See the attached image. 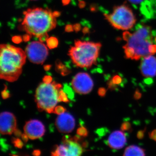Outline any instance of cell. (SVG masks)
Wrapping results in <instances>:
<instances>
[{
	"label": "cell",
	"mask_w": 156,
	"mask_h": 156,
	"mask_svg": "<svg viewBox=\"0 0 156 156\" xmlns=\"http://www.w3.org/2000/svg\"><path fill=\"white\" fill-rule=\"evenodd\" d=\"M24 15L21 28L31 36L40 38L48 34L56 26V17L49 9H28L24 12Z\"/></svg>",
	"instance_id": "cell-1"
},
{
	"label": "cell",
	"mask_w": 156,
	"mask_h": 156,
	"mask_svg": "<svg viewBox=\"0 0 156 156\" xmlns=\"http://www.w3.org/2000/svg\"><path fill=\"white\" fill-rule=\"evenodd\" d=\"M0 76L9 82L16 81L22 72L27 57L21 48L8 44L1 45Z\"/></svg>",
	"instance_id": "cell-2"
},
{
	"label": "cell",
	"mask_w": 156,
	"mask_h": 156,
	"mask_svg": "<svg viewBox=\"0 0 156 156\" xmlns=\"http://www.w3.org/2000/svg\"><path fill=\"white\" fill-rule=\"evenodd\" d=\"M61 85L54 81L45 80L39 85L35 92V102L40 111L55 112L57 104L67 102V98L62 90Z\"/></svg>",
	"instance_id": "cell-3"
},
{
	"label": "cell",
	"mask_w": 156,
	"mask_h": 156,
	"mask_svg": "<svg viewBox=\"0 0 156 156\" xmlns=\"http://www.w3.org/2000/svg\"><path fill=\"white\" fill-rule=\"evenodd\" d=\"M127 44L123 46L126 59L137 60L149 55V47L153 44V37L151 27L142 25L135 32L130 33Z\"/></svg>",
	"instance_id": "cell-4"
},
{
	"label": "cell",
	"mask_w": 156,
	"mask_h": 156,
	"mask_svg": "<svg viewBox=\"0 0 156 156\" xmlns=\"http://www.w3.org/2000/svg\"><path fill=\"white\" fill-rule=\"evenodd\" d=\"M101 46L100 43L76 40L69 49V54L77 67L89 68L96 63Z\"/></svg>",
	"instance_id": "cell-5"
},
{
	"label": "cell",
	"mask_w": 156,
	"mask_h": 156,
	"mask_svg": "<svg viewBox=\"0 0 156 156\" xmlns=\"http://www.w3.org/2000/svg\"><path fill=\"white\" fill-rule=\"evenodd\" d=\"M104 16L113 27L122 31L130 30L136 22L132 10L125 4L115 6L111 14H104Z\"/></svg>",
	"instance_id": "cell-6"
},
{
	"label": "cell",
	"mask_w": 156,
	"mask_h": 156,
	"mask_svg": "<svg viewBox=\"0 0 156 156\" xmlns=\"http://www.w3.org/2000/svg\"><path fill=\"white\" fill-rule=\"evenodd\" d=\"M28 60L35 64H43L48 56L47 46L41 41H33L28 44L25 49Z\"/></svg>",
	"instance_id": "cell-7"
},
{
	"label": "cell",
	"mask_w": 156,
	"mask_h": 156,
	"mask_svg": "<svg viewBox=\"0 0 156 156\" xmlns=\"http://www.w3.org/2000/svg\"><path fill=\"white\" fill-rule=\"evenodd\" d=\"M83 149L78 142L70 138H64L52 152L55 156H78L82 155Z\"/></svg>",
	"instance_id": "cell-8"
},
{
	"label": "cell",
	"mask_w": 156,
	"mask_h": 156,
	"mask_svg": "<svg viewBox=\"0 0 156 156\" xmlns=\"http://www.w3.org/2000/svg\"><path fill=\"white\" fill-rule=\"evenodd\" d=\"M72 85L76 92L85 95L90 93L92 91L94 83L89 74L79 73L73 78Z\"/></svg>",
	"instance_id": "cell-9"
},
{
	"label": "cell",
	"mask_w": 156,
	"mask_h": 156,
	"mask_svg": "<svg viewBox=\"0 0 156 156\" xmlns=\"http://www.w3.org/2000/svg\"><path fill=\"white\" fill-rule=\"evenodd\" d=\"M25 136L31 140L41 138L44 135L45 128L44 124L38 120L33 119L27 121L24 128Z\"/></svg>",
	"instance_id": "cell-10"
},
{
	"label": "cell",
	"mask_w": 156,
	"mask_h": 156,
	"mask_svg": "<svg viewBox=\"0 0 156 156\" xmlns=\"http://www.w3.org/2000/svg\"><path fill=\"white\" fill-rule=\"evenodd\" d=\"M17 128L16 117L12 113L2 112L0 114V131L2 135H10Z\"/></svg>",
	"instance_id": "cell-11"
},
{
	"label": "cell",
	"mask_w": 156,
	"mask_h": 156,
	"mask_svg": "<svg viewBox=\"0 0 156 156\" xmlns=\"http://www.w3.org/2000/svg\"><path fill=\"white\" fill-rule=\"evenodd\" d=\"M55 126L61 133H70L74 129L75 120L69 113L63 112L57 116L55 120Z\"/></svg>",
	"instance_id": "cell-12"
},
{
	"label": "cell",
	"mask_w": 156,
	"mask_h": 156,
	"mask_svg": "<svg viewBox=\"0 0 156 156\" xmlns=\"http://www.w3.org/2000/svg\"><path fill=\"white\" fill-rule=\"evenodd\" d=\"M143 76L146 78L156 76V58L153 55L143 57L140 66Z\"/></svg>",
	"instance_id": "cell-13"
},
{
	"label": "cell",
	"mask_w": 156,
	"mask_h": 156,
	"mask_svg": "<svg viewBox=\"0 0 156 156\" xmlns=\"http://www.w3.org/2000/svg\"><path fill=\"white\" fill-rule=\"evenodd\" d=\"M126 136L122 130H116L112 132L107 140V145L112 149L119 150L126 144Z\"/></svg>",
	"instance_id": "cell-14"
},
{
	"label": "cell",
	"mask_w": 156,
	"mask_h": 156,
	"mask_svg": "<svg viewBox=\"0 0 156 156\" xmlns=\"http://www.w3.org/2000/svg\"><path fill=\"white\" fill-rule=\"evenodd\" d=\"M146 155L144 149L137 146L132 145L127 147L124 151L123 156H144Z\"/></svg>",
	"instance_id": "cell-15"
},
{
	"label": "cell",
	"mask_w": 156,
	"mask_h": 156,
	"mask_svg": "<svg viewBox=\"0 0 156 156\" xmlns=\"http://www.w3.org/2000/svg\"><path fill=\"white\" fill-rule=\"evenodd\" d=\"M46 44L49 49H54L58 46V40L55 37H51L46 40Z\"/></svg>",
	"instance_id": "cell-16"
},
{
	"label": "cell",
	"mask_w": 156,
	"mask_h": 156,
	"mask_svg": "<svg viewBox=\"0 0 156 156\" xmlns=\"http://www.w3.org/2000/svg\"><path fill=\"white\" fill-rule=\"evenodd\" d=\"M131 129V124L129 121H125L121 124V130L122 131H129Z\"/></svg>",
	"instance_id": "cell-17"
},
{
	"label": "cell",
	"mask_w": 156,
	"mask_h": 156,
	"mask_svg": "<svg viewBox=\"0 0 156 156\" xmlns=\"http://www.w3.org/2000/svg\"><path fill=\"white\" fill-rule=\"evenodd\" d=\"M112 79L113 83L117 85L121 84L122 82V78L118 75H114V76H113Z\"/></svg>",
	"instance_id": "cell-18"
},
{
	"label": "cell",
	"mask_w": 156,
	"mask_h": 156,
	"mask_svg": "<svg viewBox=\"0 0 156 156\" xmlns=\"http://www.w3.org/2000/svg\"><path fill=\"white\" fill-rule=\"evenodd\" d=\"M107 85L108 89L111 90H115L118 87V85H116L113 83L112 79H110L108 81Z\"/></svg>",
	"instance_id": "cell-19"
},
{
	"label": "cell",
	"mask_w": 156,
	"mask_h": 156,
	"mask_svg": "<svg viewBox=\"0 0 156 156\" xmlns=\"http://www.w3.org/2000/svg\"><path fill=\"white\" fill-rule=\"evenodd\" d=\"M146 130V128H144V130H139L137 132V137L138 139H140V140H141V139H143L144 137V135H145V132Z\"/></svg>",
	"instance_id": "cell-20"
},
{
	"label": "cell",
	"mask_w": 156,
	"mask_h": 156,
	"mask_svg": "<svg viewBox=\"0 0 156 156\" xmlns=\"http://www.w3.org/2000/svg\"><path fill=\"white\" fill-rule=\"evenodd\" d=\"M142 94L140 91L138 89H136L135 91V93L134 94V99H135L136 100H139L140 98H141Z\"/></svg>",
	"instance_id": "cell-21"
},
{
	"label": "cell",
	"mask_w": 156,
	"mask_h": 156,
	"mask_svg": "<svg viewBox=\"0 0 156 156\" xmlns=\"http://www.w3.org/2000/svg\"><path fill=\"white\" fill-rule=\"evenodd\" d=\"M106 92L107 90L105 88H103V87L99 88L98 90V95L100 96L103 97H104L105 96Z\"/></svg>",
	"instance_id": "cell-22"
},
{
	"label": "cell",
	"mask_w": 156,
	"mask_h": 156,
	"mask_svg": "<svg viewBox=\"0 0 156 156\" xmlns=\"http://www.w3.org/2000/svg\"><path fill=\"white\" fill-rule=\"evenodd\" d=\"M149 136L152 140L156 141V129L152 130L149 133Z\"/></svg>",
	"instance_id": "cell-23"
},
{
	"label": "cell",
	"mask_w": 156,
	"mask_h": 156,
	"mask_svg": "<svg viewBox=\"0 0 156 156\" xmlns=\"http://www.w3.org/2000/svg\"><path fill=\"white\" fill-rule=\"evenodd\" d=\"M22 39L20 36H16L13 37L12 38V41L16 44H19L21 42Z\"/></svg>",
	"instance_id": "cell-24"
},
{
	"label": "cell",
	"mask_w": 156,
	"mask_h": 156,
	"mask_svg": "<svg viewBox=\"0 0 156 156\" xmlns=\"http://www.w3.org/2000/svg\"><path fill=\"white\" fill-rule=\"evenodd\" d=\"M149 52L150 55H154L156 53V45L152 44L150 46Z\"/></svg>",
	"instance_id": "cell-25"
},
{
	"label": "cell",
	"mask_w": 156,
	"mask_h": 156,
	"mask_svg": "<svg viewBox=\"0 0 156 156\" xmlns=\"http://www.w3.org/2000/svg\"><path fill=\"white\" fill-rule=\"evenodd\" d=\"M49 38V36H48V34H46L41 36L39 38V39L40 41L42 42H44V41H46V40H47V39Z\"/></svg>",
	"instance_id": "cell-26"
},
{
	"label": "cell",
	"mask_w": 156,
	"mask_h": 156,
	"mask_svg": "<svg viewBox=\"0 0 156 156\" xmlns=\"http://www.w3.org/2000/svg\"><path fill=\"white\" fill-rule=\"evenodd\" d=\"M73 30V26L71 25H67L66 27V31L67 32L72 31Z\"/></svg>",
	"instance_id": "cell-27"
},
{
	"label": "cell",
	"mask_w": 156,
	"mask_h": 156,
	"mask_svg": "<svg viewBox=\"0 0 156 156\" xmlns=\"http://www.w3.org/2000/svg\"><path fill=\"white\" fill-rule=\"evenodd\" d=\"M128 1L133 4H139L141 3L143 0H128Z\"/></svg>",
	"instance_id": "cell-28"
},
{
	"label": "cell",
	"mask_w": 156,
	"mask_h": 156,
	"mask_svg": "<svg viewBox=\"0 0 156 156\" xmlns=\"http://www.w3.org/2000/svg\"><path fill=\"white\" fill-rule=\"evenodd\" d=\"M31 35L27 34L26 35H24L23 37V39L24 41H28L30 40V38H31Z\"/></svg>",
	"instance_id": "cell-29"
},
{
	"label": "cell",
	"mask_w": 156,
	"mask_h": 156,
	"mask_svg": "<svg viewBox=\"0 0 156 156\" xmlns=\"http://www.w3.org/2000/svg\"><path fill=\"white\" fill-rule=\"evenodd\" d=\"M73 29L76 31H79L80 29V26L79 24H76L73 26Z\"/></svg>",
	"instance_id": "cell-30"
},
{
	"label": "cell",
	"mask_w": 156,
	"mask_h": 156,
	"mask_svg": "<svg viewBox=\"0 0 156 156\" xmlns=\"http://www.w3.org/2000/svg\"><path fill=\"white\" fill-rule=\"evenodd\" d=\"M63 2H64V3H68L69 2V0H63Z\"/></svg>",
	"instance_id": "cell-31"
},
{
	"label": "cell",
	"mask_w": 156,
	"mask_h": 156,
	"mask_svg": "<svg viewBox=\"0 0 156 156\" xmlns=\"http://www.w3.org/2000/svg\"><path fill=\"white\" fill-rule=\"evenodd\" d=\"M30 1H37V0H30Z\"/></svg>",
	"instance_id": "cell-32"
},
{
	"label": "cell",
	"mask_w": 156,
	"mask_h": 156,
	"mask_svg": "<svg viewBox=\"0 0 156 156\" xmlns=\"http://www.w3.org/2000/svg\"><path fill=\"white\" fill-rule=\"evenodd\" d=\"M155 41H156V39H155Z\"/></svg>",
	"instance_id": "cell-33"
}]
</instances>
